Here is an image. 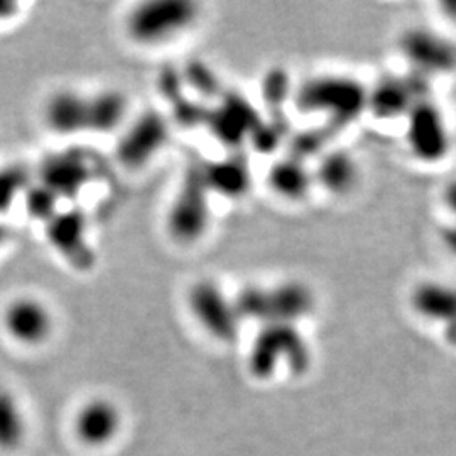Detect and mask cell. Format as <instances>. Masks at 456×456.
I'll return each mask as SVG.
<instances>
[{
	"label": "cell",
	"mask_w": 456,
	"mask_h": 456,
	"mask_svg": "<svg viewBox=\"0 0 456 456\" xmlns=\"http://www.w3.org/2000/svg\"><path fill=\"white\" fill-rule=\"evenodd\" d=\"M45 120L60 135L90 134V95L77 90H60L46 102Z\"/></svg>",
	"instance_id": "obj_13"
},
{
	"label": "cell",
	"mask_w": 456,
	"mask_h": 456,
	"mask_svg": "<svg viewBox=\"0 0 456 456\" xmlns=\"http://www.w3.org/2000/svg\"><path fill=\"white\" fill-rule=\"evenodd\" d=\"M443 240H444V244L446 247L453 252L456 256V222L453 225H450V227L444 230V233H443Z\"/></svg>",
	"instance_id": "obj_24"
},
{
	"label": "cell",
	"mask_w": 456,
	"mask_h": 456,
	"mask_svg": "<svg viewBox=\"0 0 456 456\" xmlns=\"http://www.w3.org/2000/svg\"><path fill=\"white\" fill-rule=\"evenodd\" d=\"M282 367L294 374H303L311 363L310 346L297 325L261 326L252 343L248 365L261 379H269Z\"/></svg>",
	"instance_id": "obj_3"
},
{
	"label": "cell",
	"mask_w": 456,
	"mask_h": 456,
	"mask_svg": "<svg viewBox=\"0 0 456 456\" xmlns=\"http://www.w3.org/2000/svg\"><path fill=\"white\" fill-rule=\"evenodd\" d=\"M166 122L158 114L142 115L129 127L118 144L122 163L139 167L154 158L166 144Z\"/></svg>",
	"instance_id": "obj_12"
},
{
	"label": "cell",
	"mask_w": 456,
	"mask_h": 456,
	"mask_svg": "<svg viewBox=\"0 0 456 456\" xmlns=\"http://www.w3.org/2000/svg\"><path fill=\"white\" fill-rule=\"evenodd\" d=\"M406 139L411 152L423 163H440L452 149L450 131L440 107L429 98L416 102L408 115Z\"/></svg>",
	"instance_id": "obj_7"
},
{
	"label": "cell",
	"mask_w": 456,
	"mask_h": 456,
	"mask_svg": "<svg viewBox=\"0 0 456 456\" xmlns=\"http://www.w3.org/2000/svg\"><path fill=\"white\" fill-rule=\"evenodd\" d=\"M210 188L201 171H193L183 183L167 216L169 233L181 242L200 240L210 225Z\"/></svg>",
	"instance_id": "obj_6"
},
{
	"label": "cell",
	"mask_w": 456,
	"mask_h": 456,
	"mask_svg": "<svg viewBox=\"0 0 456 456\" xmlns=\"http://www.w3.org/2000/svg\"><path fill=\"white\" fill-rule=\"evenodd\" d=\"M28 438V418L16 394L0 386V452H17Z\"/></svg>",
	"instance_id": "obj_18"
},
{
	"label": "cell",
	"mask_w": 456,
	"mask_h": 456,
	"mask_svg": "<svg viewBox=\"0 0 456 456\" xmlns=\"http://www.w3.org/2000/svg\"><path fill=\"white\" fill-rule=\"evenodd\" d=\"M200 5L191 0H144L126 16V33L139 46H161L193 29Z\"/></svg>",
	"instance_id": "obj_2"
},
{
	"label": "cell",
	"mask_w": 456,
	"mask_h": 456,
	"mask_svg": "<svg viewBox=\"0 0 456 456\" xmlns=\"http://www.w3.org/2000/svg\"><path fill=\"white\" fill-rule=\"evenodd\" d=\"M401 49L416 73L446 75L456 69V45L441 34L412 28L401 37Z\"/></svg>",
	"instance_id": "obj_9"
},
{
	"label": "cell",
	"mask_w": 456,
	"mask_h": 456,
	"mask_svg": "<svg viewBox=\"0 0 456 456\" xmlns=\"http://www.w3.org/2000/svg\"><path fill=\"white\" fill-rule=\"evenodd\" d=\"M2 326L12 342L36 348L53 337L54 314L43 299L36 296H17L5 305Z\"/></svg>",
	"instance_id": "obj_8"
},
{
	"label": "cell",
	"mask_w": 456,
	"mask_h": 456,
	"mask_svg": "<svg viewBox=\"0 0 456 456\" xmlns=\"http://www.w3.org/2000/svg\"><path fill=\"white\" fill-rule=\"evenodd\" d=\"M22 188V175L19 171L0 173V212L12 205L17 191Z\"/></svg>",
	"instance_id": "obj_21"
},
{
	"label": "cell",
	"mask_w": 456,
	"mask_h": 456,
	"mask_svg": "<svg viewBox=\"0 0 456 456\" xmlns=\"http://www.w3.org/2000/svg\"><path fill=\"white\" fill-rule=\"evenodd\" d=\"M412 306L421 316L456 325V288L443 282H421L412 293Z\"/></svg>",
	"instance_id": "obj_16"
},
{
	"label": "cell",
	"mask_w": 456,
	"mask_h": 456,
	"mask_svg": "<svg viewBox=\"0 0 456 456\" xmlns=\"http://www.w3.org/2000/svg\"><path fill=\"white\" fill-rule=\"evenodd\" d=\"M90 178V166L75 154L56 156L43 167V186L54 196L75 195Z\"/></svg>",
	"instance_id": "obj_15"
},
{
	"label": "cell",
	"mask_w": 456,
	"mask_h": 456,
	"mask_svg": "<svg viewBox=\"0 0 456 456\" xmlns=\"http://www.w3.org/2000/svg\"><path fill=\"white\" fill-rule=\"evenodd\" d=\"M240 320L265 325H299L316 306V297L301 281H282L273 286L247 284L233 297Z\"/></svg>",
	"instance_id": "obj_1"
},
{
	"label": "cell",
	"mask_w": 456,
	"mask_h": 456,
	"mask_svg": "<svg viewBox=\"0 0 456 456\" xmlns=\"http://www.w3.org/2000/svg\"><path fill=\"white\" fill-rule=\"evenodd\" d=\"M73 428L83 444L100 448L120 433L122 412L110 399L94 397L77 411Z\"/></svg>",
	"instance_id": "obj_11"
},
{
	"label": "cell",
	"mask_w": 456,
	"mask_h": 456,
	"mask_svg": "<svg viewBox=\"0 0 456 456\" xmlns=\"http://www.w3.org/2000/svg\"><path fill=\"white\" fill-rule=\"evenodd\" d=\"M129 102L115 90H103L90 95V134H109L126 122Z\"/></svg>",
	"instance_id": "obj_19"
},
{
	"label": "cell",
	"mask_w": 456,
	"mask_h": 456,
	"mask_svg": "<svg viewBox=\"0 0 456 456\" xmlns=\"http://www.w3.org/2000/svg\"><path fill=\"white\" fill-rule=\"evenodd\" d=\"M314 178L333 195L350 193L359 181L357 161L345 151L328 152L316 169Z\"/></svg>",
	"instance_id": "obj_17"
},
{
	"label": "cell",
	"mask_w": 456,
	"mask_h": 456,
	"mask_svg": "<svg viewBox=\"0 0 456 456\" xmlns=\"http://www.w3.org/2000/svg\"><path fill=\"white\" fill-rule=\"evenodd\" d=\"M17 11H19L17 4L0 2V20H9V19L16 17Z\"/></svg>",
	"instance_id": "obj_23"
},
{
	"label": "cell",
	"mask_w": 456,
	"mask_h": 456,
	"mask_svg": "<svg viewBox=\"0 0 456 456\" xmlns=\"http://www.w3.org/2000/svg\"><path fill=\"white\" fill-rule=\"evenodd\" d=\"M297 100L306 112L325 114L333 124H348L367 109L369 90L354 78L325 75L305 83Z\"/></svg>",
	"instance_id": "obj_4"
},
{
	"label": "cell",
	"mask_w": 456,
	"mask_h": 456,
	"mask_svg": "<svg viewBox=\"0 0 456 456\" xmlns=\"http://www.w3.org/2000/svg\"><path fill=\"white\" fill-rule=\"evenodd\" d=\"M429 98V83L421 73L411 77H389L369 90L367 109H370L379 118H397L406 117L411 107Z\"/></svg>",
	"instance_id": "obj_10"
},
{
	"label": "cell",
	"mask_w": 456,
	"mask_h": 456,
	"mask_svg": "<svg viewBox=\"0 0 456 456\" xmlns=\"http://www.w3.org/2000/svg\"><path fill=\"white\" fill-rule=\"evenodd\" d=\"M49 240L66 256V259L77 265H86L92 261L86 240V222L78 212L53 215L49 224Z\"/></svg>",
	"instance_id": "obj_14"
},
{
	"label": "cell",
	"mask_w": 456,
	"mask_h": 456,
	"mask_svg": "<svg viewBox=\"0 0 456 456\" xmlns=\"http://www.w3.org/2000/svg\"><path fill=\"white\" fill-rule=\"evenodd\" d=\"M443 201H444L446 208L456 216V180L446 184V188L443 191Z\"/></svg>",
	"instance_id": "obj_22"
},
{
	"label": "cell",
	"mask_w": 456,
	"mask_h": 456,
	"mask_svg": "<svg viewBox=\"0 0 456 456\" xmlns=\"http://www.w3.org/2000/svg\"><path fill=\"white\" fill-rule=\"evenodd\" d=\"M186 305L196 323L218 342H233L239 337L242 320L224 288L213 279H200L186 294Z\"/></svg>",
	"instance_id": "obj_5"
},
{
	"label": "cell",
	"mask_w": 456,
	"mask_h": 456,
	"mask_svg": "<svg viewBox=\"0 0 456 456\" xmlns=\"http://www.w3.org/2000/svg\"><path fill=\"white\" fill-rule=\"evenodd\" d=\"M311 180L313 178L308 169L297 161H281L273 166L269 175L273 190L288 200L306 195L310 190Z\"/></svg>",
	"instance_id": "obj_20"
}]
</instances>
